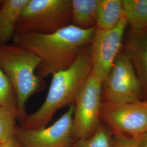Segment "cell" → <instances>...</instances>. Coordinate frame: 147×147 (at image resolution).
I'll list each match as a JSON object with an SVG mask.
<instances>
[{
	"label": "cell",
	"instance_id": "obj_1",
	"mask_svg": "<svg viewBox=\"0 0 147 147\" xmlns=\"http://www.w3.org/2000/svg\"><path fill=\"white\" fill-rule=\"evenodd\" d=\"M96 27L84 30L70 25L51 34L16 32L13 43L34 53L41 62L36 72L41 79L69 68L80 53L90 45Z\"/></svg>",
	"mask_w": 147,
	"mask_h": 147
},
{
	"label": "cell",
	"instance_id": "obj_2",
	"mask_svg": "<svg viewBox=\"0 0 147 147\" xmlns=\"http://www.w3.org/2000/svg\"><path fill=\"white\" fill-rule=\"evenodd\" d=\"M92 71L90 45L86 47L74 63L53 74L47 96L42 106L27 115L20 126L26 129L46 127L57 111L74 104L75 98Z\"/></svg>",
	"mask_w": 147,
	"mask_h": 147
},
{
	"label": "cell",
	"instance_id": "obj_3",
	"mask_svg": "<svg viewBox=\"0 0 147 147\" xmlns=\"http://www.w3.org/2000/svg\"><path fill=\"white\" fill-rule=\"evenodd\" d=\"M40 62V58L24 47L14 43L0 44V67L9 80L16 93L20 124L27 115V100L42 89V79L36 74Z\"/></svg>",
	"mask_w": 147,
	"mask_h": 147
},
{
	"label": "cell",
	"instance_id": "obj_4",
	"mask_svg": "<svg viewBox=\"0 0 147 147\" xmlns=\"http://www.w3.org/2000/svg\"><path fill=\"white\" fill-rule=\"evenodd\" d=\"M71 25V0H28L16 32L48 34Z\"/></svg>",
	"mask_w": 147,
	"mask_h": 147
},
{
	"label": "cell",
	"instance_id": "obj_5",
	"mask_svg": "<svg viewBox=\"0 0 147 147\" xmlns=\"http://www.w3.org/2000/svg\"><path fill=\"white\" fill-rule=\"evenodd\" d=\"M100 118L113 136L139 138L147 134V99L102 102Z\"/></svg>",
	"mask_w": 147,
	"mask_h": 147
},
{
	"label": "cell",
	"instance_id": "obj_6",
	"mask_svg": "<svg viewBox=\"0 0 147 147\" xmlns=\"http://www.w3.org/2000/svg\"><path fill=\"white\" fill-rule=\"evenodd\" d=\"M102 83V80L91 71L75 98L73 121L75 140L91 136L101 123Z\"/></svg>",
	"mask_w": 147,
	"mask_h": 147
},
{
	"label": "cell",
	"instance_id": "obj_7",
	"mask_svg": "<svg viewBox=\"0 0 147 147\" xmlns=\"http://www.w3.org/2000/svg\"><path fill=\"white\" fill-rule=\"evenodd\" d=\"M142 86L131 62L121 52L102 81V102H123L144 100Z\"/></svg>",
	"mask_w": 147,
	"mask_h": 147
},
{
	"label": "cell",
	"instance_id": "obj_8",
	"mask_svg": "<svg viewBox=\"0 0 147 147\" xmlns=\"http://www.w3.org/2000/svg\"><path fill=\"white\" fill-rule=\"evenodd\" d=\"M74 104L69 106L59 119L50 126L26 129L16 127L14 136L21 147H71L76 141L74 136Z\"/></svg>",
	"mask_w": 147,
	"mask_h": 147
},
{
	"label": "cell",
	"instance_id": "obj_9",
	"mask_svg": "<svg viewBox=\"0 0 147 147\" xmlns=\"http://www.w3.org/2000/svg\"><path fill=\"white\" fill-rule=\"evenodd\" d=\"M127 26L126 17L123 16L114 28L108 30L96 28L90 44L92 71L102 81L121 53L125 31Z\"/></svg>",
	"mask_w": 147,
	"mask_h": 147
},
{
	"label": "cell",
	"instance_id": "obj_10",
	"mask_svg": "<svg viewBox=\"0 0 147 147\" xmlns=\"http://www.w3.org/2000/svg\"><path fill=\"white\" fill-rule=\"evenodd\" d=\"M121 52L131 62L141 82L144 99H147V29L130 31Z\"/></svg>",
	"mask_w": 147,
	"mask_h": 147
},
{
	"label": "cell",
	"instance_id": "obj_11",
	"mask_svg": "<svg viewBox=\"0 0 147 147\" xmlns=\"http://www.w3.org/2000/svg\"><path fill=\"white\" fill-rule=\"evenodd\" d=\"M28 0H3L0 5V44H8L13 38L16 27Z\"/></svg>",
	"mask_w": 147,
	"mask_h": 147
},
{
	"label": "cell",
	"instance_id": "obj_12",
	"mask_svg": "<svg viewBox=\"0 0 147 147\" xmlns=\"http://www.w3.org/2000/svg\"><path fill=\"white\" fill-rule=\"evenodd\" d=\"M122 0H99L96 9V28L110 30L124 16Z\"/></svg>",
	"mask_w": 147,
	"mask_h": 147
},
{
	"label": "cell",
	"instance_id": "obj_13",
	"mask_svg": "<svg viewBox=\"0 0 147 147\" xmlns=\"http://www.w3.org/2000/svg\"><path fill=\"white\" fill-rule=\"evenodd\" d=\"M98 1L71 0V25L84 30L96 27Z\"/></svg>",
	"mask_w": 147,
	"mask_h": 147
},
{
	"label": "cell",
	"instance_id": "obj_14",
	"mask_svg": "<svg viewBox=\"0 0 147 147\" xmlns=\"http://www.w3.org/2000/svg\"><path fill=\"white\" fill-rule=\"evenodd\" d=\"M127 26L130 31L147 29V0H122Z\"/></svg>",
	"mask_w": 147,
	"mask_h": 147
},
{
	"label": "cell",
	"instance_id": "obj_15",
	"mask_svg": "<svg viewBox=\"0 0 147 147\" xmlns=\"http://www.w3.org/2000/svg\"><path fill=\"white\" fill-rule=\"evenodd\" d=\"M112 133L101 121L91 136L76 140L71 147H111Z\"/></svg>",
	"mask_w": 147,
	"mask_h": 147
},
{
	"label": "cell",
	"instance_id": "obj_16",
	"mask_svg": "<svg viewBox=\"0 0 147 147\" xmlns=\"http://www.w3.org/2000/svg\"><path fill=\"white\" fill-rule=\"evenodd\" d=\"M0 106L14 113L18 121V109L16 93L9 80L1 67Z\"/></svg>",
	"mask_w": 147,
	"mask_h": 147
},
{
	"label": "cell",
	"instance_id": "obj_17",
	"mask_svg": "<svg viewBox=\"0 0 147 147\" xmlns=\"http://www.w3.org/2000/svg\"><path fill=\"white\" fill-rule=\"evenodd\" d=\"M17 118L10 111L0 106V143L3 144L14 136Z\"/></svg>",
	"mask_w": 147,
	"mask_h": 147
},
{
	"label": "cell",
	"instance_id": "obj_18",
	"mask_svg": "<svg viewBox=\"0 0 147 147\" xmlns=\"http://www.w3.org/2000/svg\"><path fill=\"white\" fill-rule=\"evenodd\" d=\"M139 138L113 136L111 147H138Z\"/></svg>",
	"mask_w": 147,
	"mask_h": 147
},
{
	"label": "cell",
	"instance_id": "obj_19",
	"mask_svg": "<svg viewBox=\"0 0 147 147\" xmlns=\"http://www.w3.org/2000/svg\"><path fill=\"white\" fill-rule=\"evenodd\" d=\"M1 147H21V146L16 136H14L7 142L3 143Z\"/></svg>",
	"mask_w": 147,
	"mask_h": 147
},
{
	"label": "cell",
	"instance_id": "obj_20",
	"mask_svg": "<svg viewBox=\"0 0 147 147\" xmlns=\"http://www.w3.org/2000/svg\"><path fill=\"white\" fill-rule=\"evenodd\" d=\"M138 147H147V134L139 138Z\"/></svg>",
	"mask_w": 147,
	"mask_h": 147
},
{
	"label": "cell",
	"instance_id": "obj_21",
	"mask_svg": "<svg viewBox=\"0 0 147 147\" xmlns=\"http://www.w3.org/2000/svg\"><path fill=\"white\" fill-rule=\"evenodd\" d=\"M2 2H3V0H2H2H0V5L2 3Z\"/></svg>",
	"mask_w": 147,
	"mask_h": 147
},
{
	"label": "cell",
	"instance_id": "obj_22",
	"mask_svg": "<svg viewBox=\"0 0 147 147\" xmlns=\"http://www.w3.org/2000/svg\"><path fill=\"white\" fill-rule=\"evenodd\" d=\"M2 143H0V147H2Z\"/></svg>",
	"mask_w": 147,
	"mask_h": 147
}]
</instances>
